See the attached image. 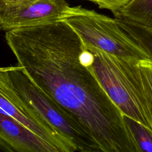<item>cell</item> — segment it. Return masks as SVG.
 Wrapping results in <instances>:
<instances>
[{
  "label": "cell",
  "mask_w": 152,
  "mask_h": 152,
  "mask_svg": "<svg viewBox=\"0 0 152 152\" xmlns=\"http://www.w3.org/2000/svg\"><path fill=\"white\" fill-rule=\"evenodd\" d=\"M61 20L79 36L84 45L133 61L151 60L112 18L81 6L68 8Z\"/></svg>",
  "instance_id": "3"
},
{
  "label": "cell",
  "mask_w": 152,
  "mask_h": 152,
  "mask_svg": "<svg viewBox=\"0 0 152 152\" xmlns=\"http://www.w3.org/2000/svg\"><path fill=\"white\" fill-rule=\"evenodd\" d=\"M30 0H0V2L8 4H20Z\"/></svg>",
  "instance_id": "14"
},
{
  "label": "cell",
  "mask_w": 152,
  "mask_h": 152,
  "mask_svg": "<svg viewBox=\"0 0 152 152\" xmlns=\"http://www.w3.org/2000/svg\"><path fill=\"white\" fill-rule=\"evenodd\" d=\"M33 81L80 125L100 152H140L124 114L81 58L84 45L64 21L5 32Z\"/></svg>",
  "instance_id": "1"
},
{
  "label": "cell",
  "mask_w": 152,
  "mask_h": 152,
  "mask_svg": "<svg viewBox=\"0 0 152 152\" xmlns=\"http://www.w3.org/2000/svg\"><path fill=\"white\" fill-rule=\"evenodd\" d=\"M97 4L100 8L110 10L113 15L130 0H86Z\"/></svg>",
  "instance_id": "12"
},
{
  "label": "cell",
  "mask_w": 152,
  "mask_h": 152,
  "mask_svg": "<svg viewBox=\"0 0 152 152\" xmlns=\"http://www.w3.org/2000/svg\"><path fill=\"white\" fill-rule=\"evenodd\" d=\"M0 108L51 145L56 152L77 151L74 145L17 94L10 84L2 67H0Z\"/></svg>",
  "instance_id": "5"
},
{
  "label": "cell",
  "mask_w": 152,
  "mask_h": 152,
  "mask_svg": "<svg viewBox=\"0 0 152 152\" xmlns=\"http://www.w3.org/2000/svg\"><path fill=\"white\" fill-rule=\"evenodd\" d=\"M69 8L66 0L0 2V32L60 21Z\"/></svg>",
  "instance_id": "6"
},
{
  "label": "cell",
  "mask_w": 152,
  "mask_h": 152,
  "mask_svg": "<svg viewBox=\"0 0 152 152\" xmlns=\"http://www.w3.org/2000/svg\"><path fill=\"white\" fill-rule=\"evenodd\" d=\"M142 76L147 87V90L152 103V61H142L138 62Z\"/></svg>",
  "instance_id": "11"
},
{
  "label": "cell",
  "mask_w": 152,
  "mask_h": 152,
  "mask_svg": "<svg viewBox=\"0 0 152 152\" xmlns=\"http://www.w3.org/2000/svg\"><path fill=\"white\" fill-rule=\"evenodd\" d=\"M114 16L152 31V0H130Z\"/></svg>",
  "instance_id": "8"
},
{
  "label": "cell",
  "mask_w": 152,
  "mask_h": 152,
  "mask_svg": "<svg viewBox=\"0 0 152 152\" xmlns=\"http://www.w3.org/2000/svg\"><path fill=\"white\" fill-rule=\"evenodd\" d=\"M94 56L91 69L122 113L152 130V103L138 61L85 45Z\"/></svg>",
  "instance_id": "2"
},
{
  "label": "cell",
  "mask_w": 152,
  "mask_h": 152,
  "mask_svg": "<svg viewBox=\"0 0 152 152\" xmlns=\"http://www.w3.org/2000/svg\"><path fill=\"white\" fill-rule=\"evenodd\" d=\"M17 94L40 116L75 146L80 152H99L77 122L43 91L20 66L2 67Z\"/></svg>",
  "instance_id": "4"
},
{
  "label": "cell",
  "mask_w": 152,
  "mask_h": 152,
  "mask_svg": "<svg viewBox=\"0 0 152 152\" xmlns=\"http://www.w3.org/2000/svg\"><path fill=\"white\" fill-rule=\"evenodd\" d=\"M14 150L5 142L0 140V152H14Z\"/></svg>",
  "instance_id": "13"
},
{
  "label": "cell",
  "mask_w": 152,
  "mask_h": 152,
  "mask_svg": "<svg viewBox=\"0 0 152 152\" xmlns=\"http://www.w3.org/2000/svg\"><path fill=\"white\" fill-rule=\"evenodd\" d=\"M124 119L140 151L152 152V130L126 115Z\"/></svg>",
  "instance_id": "10"
},
{
  "label": "cell",
  "mask_w": 152,
  "mask_h": 152,
  "mask_svg": "<svg viewBox=\"0 0 152 152\" xmlns=\"http://www.w3.org/2000/svg\"><path fill=\"white\" fill-rule=\"evenodd\" d=\"M0 140L17 152H56L51 145L1 108Z\"/></svg>",
  "instance_id": "7"
},
{
  "label": "cell",
  "mask_w": 152,
  "mask_h": 152,
  "mask_svg": "<svg viewBox=\"0 0 152 152\" xmlns=\"http://www.w3.org/2000/svg\"><path fill=\"white\" fill-rule=\"evenodd\" d=\"M125 32L151 58L152 60V31L131 23L120 17H115Z\"/></svg>",
  "instance_id": "9"
}]
</instances>
